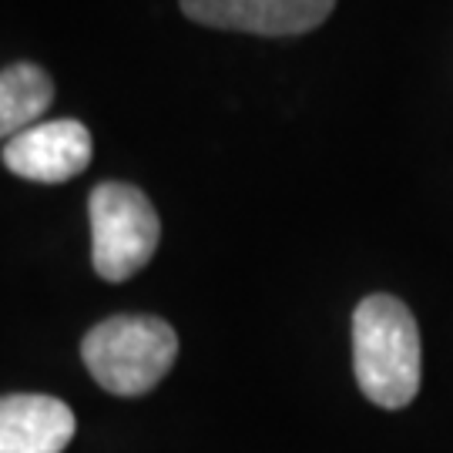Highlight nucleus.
Masks as SVG:
<instances>
[{"mask_svg": "<svg viewBox=\"0 0 453 453\" xmlns=\"http://www.w3.org/2000/svg\"><path fill=\"white\" fill-rule=\"evenodd\" d=\"M353 370L363 396L383 410L420 393V329L396 296H366L353 312Z\"/></svg>", "mask_w": 453, "mask_h": 453, "instance_id": "nucleus-1", "label": "nucleus"}, {"mask_svg": "<svg viewBox=\"0 0 453 453\" xmlns=\"http://www.w3.org/2000/svg\"><path fill=\"white\" fill-rule=\"evenodd\" d=\"M81 357L97 387L114 396H142L168 376L179 336L155 316H111L84 336Z\"/></svg>", "mask_w": 453, "mask_h": 453, "instance_id": "nucleus-2", "label": "nucleus"}, {"mask_svg": "<svg viewBox=\"0 0 453 453\" xmlns=\"http://www.w3.org/2000/svg\"><path fill=\"white\" fill-rule=\"evenodd\" d=\"M91 259L104 282H125L142 273L162 242L158 211L148 195L125 181H104L88 198Z\"/></svg>", "mask_w": 453, "mask_h": 453, "instance_id": "nucleus-3", "label": "nucleus"}, {"mask_svg": "<svg viewBox=\"0 0 453 453\" xmlns=\"http://www.w3.org/2000/svg\"><path fill=\"white\" fill-rule=\"evenodd\" d=\"M91 162V131L74 118L37 121L4 145V165L17 179L61 185Z\"/></svg>", "mask_w": 453, "mask_h": 453, "instance_id": "nucleus-4", "label": "nucleus"}, {"mask_svg": "<svg viewBox=\"0 0 453 453\" xmlns=\"http://www.w3.org/2000/svg\"><path fill=\"white\" fill-rule=\"evenodd\" d=\"M336 0H181L185 17L215 31L289 37L319 27Z\"/></svg>", "mask_w": 453, "mask_h": 453, "instance_id": "nucleus-5", "label": "nucleus"}, {"mask_svg": "<svg viewBox=\"0 0 453 453\" xmlns=\"http://www.w3.org/2000/svg\"><path fill=\"white\" fill-rule=\"evenodd\" d=\"M71 406L44 393L0 396V453H61L74 437Z\"/></svg>", "mask_w": 453, "mask_h": 453, "instance_id": "nucleus-6", "label": "nucleus"}, {"mask_svg": "<svg viewBox=\"0 0 453 453\" xmlns=\"http://www.w3.org/2000/svg\"><path fill=\"white\" fill-rule=\"evenodd\" d=\"M54 101V84L37 65H11L0 71V142L34 128Z\"/></svg>", "mask_w": 453, "mask_h": 453, "instance_id": "nucleus-7", "label": "nucleus"}]
</instances>
